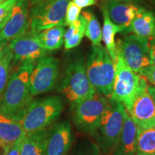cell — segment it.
I'll use <instances>...</instances> for the list:
<instances>
[{
    "label": "cell",
    "instance_id": "6da1fadb",
    "mask_svg": "<svg viewBox=\"0 0 155 155\" xmlns=\"http://www.w3.org/2000/svg\"><path fill=\"white\" fill-rule=\"evenodd\" d=\"M36 63L25 62L10 75L7 86L0 98V113L20 121L27 108L32 102L30 92V76Z\"/></svg>",
    "mask_w": 155,
    "mask_h": 155
},
{
    "label": "cell",
    "instance_id": "7a4b0ae2",
    "mask_svg": "<svg viewBox=\"0 0 155 155\" xmlns=\"http://www.w3.org/2000/svg\"><path fill=\"white\" fill-rule=\"evenodd\" d=\"M86 74L96 92L111 98L115 78L116 64L102 45L93 46L86 63Z\"/></svg>",
    "mask_w": 155,
    "mask_h": 155
},
{
    "label": "cell",
    "instance_id": "3957f363",
    "mask_svg": "<svg viewBox=\"0 0 155 155\" xmlns=\"http://www.w3.org/2000/svg\"><path fill=\"white\" fill-rule=\"evenodd\" d=\"M63 110V99L58 96L32 101L20 120L21 124L26 133L47 129L58 119Z\"/></svg>",
    "mask_w": 155,
    "mask_h": 155
},
{
    "label": "cell",
    "instance_id": "277c9868",
    "mask_svg": "<svg viewBox=\"0 0 155 155\" xmlns=\"http://www.w3.org/2000/svg\"><path fill=\"white\" fill-rule=\"evenodd\" d=\"M59 91L72 108L96 92L87 76L86 64L82 58H75L68 63Z\"/></svg>",
    "mask_w": 155,
    "mask_h": 155
},
{
    "label": "cell",
    "instance_id": "5b68a950",
    "mask_svg": "<svg viewBox=\"0 0 155 155\" xmlns=\"http://www.w3.org/2000/svg\"><path fill=\"white\" fill-rule=\"evenodd\" d=\"M125 113L126 109L121 104L109 100V105L92 135L104 152L112 153L117 144L124 127Z\"/></svg>",
    "mask_w": 155,
    "mask_h": 155
},
{
    "label": "cell",
    "instance_id": "8992f818",
    "mask_svg": "<svg viewBox=\"0 0 155 155\" xmlns=\"http://www.w3.org/2000/svg\"><path fill=\"white\" fill-rule=\"evenodd\" d=\"M109 105V100L99 93L73 106V119L79 131L93 135L98 127L101 119Z\"/></svg>",
    "mask_w": 155,
    "mask_h": 155
},
{
    "label": "cell",
    "instance_id": "52a82bcc",
    "mask_svg": "<svg viewBox=\"0 0 155 155\" xmlns=\"http://www.w3.org/2000/svg\"><path fill=\"white\" fill-rule=\"evenodd\" d=\"M141 79V75L134 72L117 52L115 78L110 99L119 102L129 111L138 91Z\"/></svg>",
    "mask_w": 155,
    "mask_h": 155
},
{
    "label": "cell",
    "instance_id": "ba28073f",
    "mask_svg": "<svg viewBox=\"0 0 155 155\" xmlns=\"http://www.w3.org/2000/svg\"><path fill=\"white\" fill-rule=\"evenodd\" d=\"M71 0H53L40 5L31 6L29 13L30 31L38 33L56 26H65L67 7Z\"/></svg>",
    "mask_w": 155,
    "mask_h": 155
},
{
    "label": "cell",
    "instance_id": "9c48e42d",
    "mask_svg": "<svg viewBox=\"0 0 155 155\" xmlns=\"http://www.w3.org/2000/svg\"><path fill=\"white\" fill-rule=\"evenodd\" d=\"M59 75V61L48 56L37 62L30 76L29 88L32 96L45 94L55 88Z\"/></svg>",
    "mask_w": 155,
    "mask_h": 155
},
{
    "label": "cell",
    "instance_id": "30bf717a",
    "mask_svg": "<svg viewBox=\"0 0 155 155\" xmlns=\"http://www.w3.org/2000/svg\"><path fill=\"white\" fill-rule=\"evenodd\" d=\"M116 45L117 52L134 73L139 74L143 69L152 65L146 40L135 35H129Z\"/></svg>",
    "mask_w": 155,
    "mask_h": 155
},
{
    "label": "cell",
    "instance_id": "8fae6325",
    "mask_svg": "<svg viewBox=\"0 0 155 155\" xmlns=\"http://www.w3.org/2000/svg\"><path fill=\"white\" fill-rule=\"evenodd\" d=\"M148 83L141 75V83L131 109L129 116L139 129L155 127V104L148 91Z\"/></svg>",
    "mask_w": 155,
    "mask_h": 155
},
{
    "label": "cell",
    "instance_id": "7c38bea8",
    "mask_svg": "<svg viewBox=\"0 0 155 155\" xmlns=\"http://www.w3.org/2000/svg\"><path fill=\"white\" fill-rule=\"evenodd\" d=\"M8 45L12 52L15 65L25 62L36 63L47 53V50L42 47L39 41L37 33L30 30L12 40Z\"/></svg>",
    "mask_w": 155,
    "mask_h": 155
},
{
    "label": "cell",
    "instance_id": "4fadbf2b",
    "mask_svg": "<svg viewBox=\"0 0 155 155\" xmlns=\"http://www.w3.org/2000/svg\"><path fill=\"white\" fill-rule=\"evenodd\" d=\"M30 3L28 0H18L13 8L10 18L0 32V36L7 42L28 32Z\"/></svg>",
    "mask_w": 155,
    "mask_h": 155
},
{
    "label": "cell",
    "instance_id": "5bb4252c",
    "mask_svg": "<svg viewBox=\"0 0 155 155\" xmlns=\"http://www.w3.org/2000/svg\"><path fill=\"white\" fill-rule=\"evenodd\" d=\"M73 141L71 123L68 121L58 122L50 128L45 155H66Z\"/></svg>",
    "mask_w": 155,
    "mask_h": 155
},
{
    "label": "cell",
    "instance_id": "9a60e30c",
    "mask_svg": "<svg viewBox=\"0 0 155 155\" xmlns=\"http://www.w3.org/2000/svg\"><path fill=\"white\" fill-rule=\"evenodd\" d=\"M104 5L111 22L121 29V32L127 33L131 22L141 7L131 3L121 2L116 0H108Z\"/></svg>",
    "mask_w": 155,
    "mask_h": 155
},
{
    "label": "cell",
    "instance_id": "2e32d148",
    "mask_svg": "<svg viewBox=\"0 0 155 155\" xmlns=\"http://www.w3.org/2000/svg\"><path fill=\"white\" fill-rule=\"evenodd\" d=\"M137 141V127L126 110L123 129L112 155H136Z\"/></svg>",
    "mask_w": 155,
    "mask_h": 155
},
{
    "label": "cell",
    "instance_id": "e0dca14e",
    "mask_svg": "<svg viewBox=\"0 0 155 155\" xmlns=\"http://www.w3.org/2000/svg\"><path fill=\"white\" fill-rule=\"evenodd\" d=\"M20 121L12 119L0 113V148L4 152L26 135Z\"/></svg>",
    "mask_w": 155,
    "mask_h": 155
},
{
    "label": "cell",
    "instance_id": "ac0fdd59",
    "mask_svg": "<svg viewBox=\"0 0 155 155\" xmlns=\"http://www.w3.org/2000/svg\"><path fill=\"white\" fill-rule=\"evenodd\" d=\"M134 35L147 41L155 35V15L154 12L141 7L131 22L127 33Z\"/></svg>",
    "mask_w": 155,
    "mask_h": 155
},
{
    "label": "cell",
    "instance_id": "d6986e66",
    "mask_svg": "<svg viewBox=\"0 0 155 155\" xmlns=\"http://www.w3.org/2000/svg\"><path fill=\"white\" fill-rule=\"evenodd\" d=\"M50 128L27 133L20 147V155H45Z\"/></svg>",
    "mask_w": 155,
    "mask_h": 155
},
{
    "label": "cell",
    "instance_id": "ffe728a7",
    "mask_svg": "<svg viewBox=\"0 0 155 155\" xmlns=\"http://www.w3.org/2000/svg\"><path fill=\"white\" fill-rule=\"evenodd\" d=\"M101 10L104 17V25L102 29V40L106 45V49L107 50L112 61L116 64L117 60V50L115 42V35L116 32H121L119 27L114 24L108 17L107 9L105 5L101 6Z\"/></svg>",
    "mask_w": 155,
    "mask_h": 155
},
{
    "label": "cell",
    "instance_id": "44dd1931",
    "mask_svg": "<svg viewBox=\"0 0 155 155\" xmlns=\"http://www.w3.org/2000/svg\"><path fill=\"white\" fill-rule=\"evenodd\" d=\"M65 30L63 26H56L37 33L42 47L47 51H53L61 48L64 42Z\"/></svg>",
    "mask_w": 155,
    "mask_h": 155
},
{
    "label": "cell",
    "instance_id": "7402d4cb",
    "mask_svg": "<svg viewBox=\"0 0 155 155\" xmlns=\"http://www.w3.org/2000/svg\"><path fill=\"white\" fill-rule=\"evenodd\" d=\"M136 155H155V127L137 128Z\"/></svg>",
    "mask_w": 155,
    "mask_h": 155
},
{
    "label": "cell",
    "instance_id": "603a6c76",
    "mask_svg": "<svg viewBox=\"0 0 155 155\" xmlns=\"http://www.w3.org/2000/svg\"><path fill=\"white\" fill-rule=\"evenodd\" d=\"M81 15L86 19L85 35L90 40L93 46L101 45L102 30L96 16L91 10L83 11Z\"/></svg>",
    "mask_w": 155,
    "mask_h": 155
},
{
    "label": "cell",
    "instance_id": "cb8c5ba5",
    "mask_svg": "<svg viewBox=\"0 0 155 155\" xmlns=\"http://www.w3.org/2000/svg\"><path fill=\"white\" fill-rule=\"evenodd\" d=\"M12 63V52L8 45H7L0 53V98L5 91L10 77Z\"/></svg>",
    "mask_w": 155,
    "mask_h": 155
},
{
    "label": "cell",
    "instance_id": "d4e9b609",
    "mask_svg": "<svg viewBox=\"0 0 155 155\" xmlns=\"http://www.w3.org/2000/svg\"><path fill=\"white\" fill-rule=\"evenodd\" d=\"M18 0H5L0 3V31L10 18L13 8Z\"/></svg>",
    "mask_w": 155,
    "mask_h": 155
},
{
    "label": "cell",
    "instance_id": "484cf974",
    "mask_svg": "<svg viewBox=\"0 0 155 155\" xmlns=\"http://www.w3.org/2000/svg\"><path fill=\"white\" fill-rule=\"evenodd\" d=\"M81 9L72 1H70L65 15V26H70L75 22L80 16Z\"/></svg>",
    "mask_w": 155,
    "mask_h": 155
},
{
    "label": "cell",
    "instance_id": "4316f807",
    "mask_svg": "<svg viewBox=\"0 0 155 155\" xmlns=\"http://www.w3.org/2000/svg\"><path fill=\"white\" fill-rule=\"evenodd\" d=\"M74 155H103L100 147L94 143H89L86 146L82 147Z\"/></svg>",
    "mask_w": 155,
    "mask_h": 155
},
{
    "label": "cell",
    "instance_id": "83f0119b",
    "mask_svg": "<svg viewBox=\"0 0 155 155\" xmlns=\"http://www.w3.org/2000/svg\"><path fill=\"white\" fill-rule=\"evenodd\" d=\"M85 35V32H79L75 35H73L71 38L64 40L65 41V50H71L75 47H77L81 42L82 41L83 38Z\"/></svg>",
    "mask_w": 155,
    "mask_h": 155
},
{
    "label": "cell",
    "instance_id": "f1b7e54d",
    "mask_svg": "<svg viewBox=\"0 0 155 155\" xmlns=\"http://www.w3.org/2000/svg\"><path fill=\"white\" fill-rule=\"evenodd\" d=\"M143 77L146 78V80L152 85V87L155 88V65H150L145 68L139 73Z\"/></svg>",
    "mask_w": 155,
    "mask_h": 155
},
{
    "label": "cell",
    "instance_id": "f546056e",
    "mask_svg": "<svg viewBox=\"0 0 155 155\" xmlns=\"http://www.w3.org/2000/svg\"><path fill=\"white\" fill-rule=\"evenodd\" d=\"M22 139L17 141L16 143L6 149L4 155H20V147Z\"/></svg>",
    "mask_w": 155,
    "mask_h": 155
},
{
    "label": "cell",
    "instance_id": "4dcf8cb0",
    "mask_svg": "<svg viewBox=\"0 0 155 155\" xmlns=\"http://www.w3.org/2000/svg\"><path fill=\"white\" fill-rule=\"evenodd\" d=\"M147 47L152 65H155V35L147 40Z\"/></svg>",
    "mask_w": 155,
    "mask_h": 155
},
{
    "label": "cell",
    "instance_id": "1f68e13d",
    "mask_svg": "<svg viewBox=\"0 0 155 155\" xmlns=\"http://www.w3.org/2000/svg\"><path fill=\"white\" fill-rule=\"evenodd\" d=\"M71 1L73 2L81 9L94 5L97 3V0H71Z\"/></svg>",
    "mask_w": 155,
    "mask_h": 155
},
{
    "label": "cell",
    "instance_id": "d6a6232c",
    "mask_svg": "<svg viewBox=\"0 0 155 155\" xmlns=\"http://www.w3.org/2000/svg\"><path fill=\"white\" fill-rule=\"evenodd\" d=\"M28 1L31 6H35L43 5V4L48 3L49 2L53 1V0H28Z\"/></svg>",
    "mask_w": 155,
    "mask_h": 155
},
{
    "label": "cell",
    "instance_id": "836d02e7",
    "mask_svg": "<svg viewBox=\"0 0 155 155\" xmlns=\"http://www.w3.org/2000/svg\"><path fill=\"white\" fill-rule=\"evenodd\" d=\"M147 91H148L149 94H150V96H152V98H153V101H154V102L155 104V88H154V87H152L151 86H148Z\"/></svg>",
    "mask_w": 155,
    "mask_h": 155
},
{
    "label": "cell",
    "instance_id": "e575fe53",
    "mask_svg": "<svg viewBox=\"0 0 155 155\" xmlns=\"http://www.w3.org/2000/svg\"><path fill=\"white\" fill-rule=\"evenodd\" d=\"M7 43H8V42L6 41V40H4V39L0 36V53H1L2 50H3V48L7 45Z\"/></svg>",
    "mask_w": 155,
    "mask_h": 155
},
{
    "label": "cell",
    "instance_id": "d590c367",
    "mask_svg": "<svg viewBox=\"0 0 155 155\" xmlns=\"http://www.w3.org/2000/svg\"><path fill=\"white\" fill-rule=\"evenodd\" d=\"M118 2H127V3H138L142 2L143 0H116Z\"/></svg>",
    "mask_w": 155,
    "mask_h": 155
},
{
    "label": "cell",
    "instance_id": "8d00e7d4",
    "mask_svg": "<svg viewBox=\"0 0 155 155\" xmlns=\"http://www.w3.org/2000/svg\"><path fill=\"white\" fill-rule=\"evenodd\" d=\"M4 1H5V0H0V3H2V2H4Z\"/></svg>",
    "mask_w": 155,
    "mask_h": 155
},
{
    "label": "cell",
    "instance_id": "74e56055",
    "mask_svg": "<svg viewBox=\"0 0 155 155\" xmlns=\"http://www.w3.org/2000/svg\"><path fill=\"white\" fill-rule=\"evenodd\" d=\"M0 155H4V154H1V152H0Z\"/></svg>",
    "mask_w": 155,
    "mask_h": 155
},
{
    "label": "cell",
    "instance_id": "f35d334b",
    "mask_svg": "<svg viewBox=\"0 0 155 155\" xmlns=\"http://www.w3.org/2000/svg\"><path fill=\"white\" fill-rule=\"evenodd\" d=\"M105 1H108V0H105Z\"/></svg>",
    "mask_w": 155,
    "mask_h": 155
}]
</instances>
